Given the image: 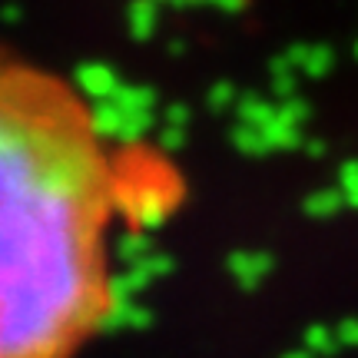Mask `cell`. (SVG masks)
Returning a JSON list of instances; mask_svg holds the SVG:
<instances>
[{
    "label": "cell",
    "mask_w": 358,
    "mask_h": 358,
    "mask_svg": "<svg viewBox=\"0 0 358 358\" xmlns=\"http://www.w3.org/2000/svg\"><path fill=\"white\" fill-rule=\"evenodd\" d=\"M153 169L70 80L0 53V358H77L110 322V229Z\"/></svg>",
    "instance_id": "6da1fadb"
}]
</instances>
